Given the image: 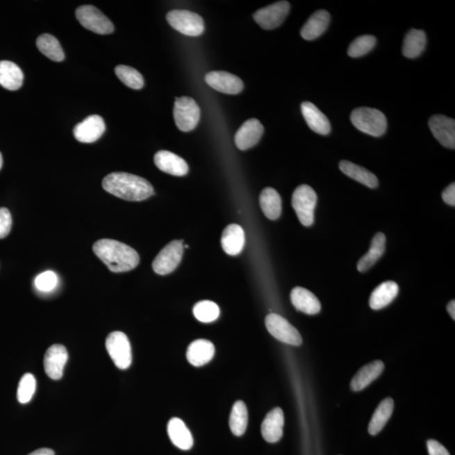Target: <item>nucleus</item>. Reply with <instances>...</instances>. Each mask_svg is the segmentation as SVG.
I'll return each mask as SVG.
<instances>
[{
    "mask_svg": "<svg viewBox=\"0 0 455 455\" xmlns=\"http://www.w3.org/2000/svg\"><path fill=\"white\" fill-rule=\"evenodd\" d=\"M207 84L220 92L236 94L244 89V83L238 76L224 71H212L206 74Z\"/></svg>",
    "mask_w": 455,
    "mask_h": 455,
    "instance_id": "f8f14e48",
    "label": "nucleus"
},
{
    "mask_svg": "<svg viewBox=\"0 0 455 455\" xmlns=\"http://www.w3.org/2000/svg\"><path fill=\"white\" fill-rule=\"evenodd\" d=\"M376 38L374 35H361L351 43L348 47L347 53L351 58H359L370 53L376 45Z\"/></svg>",
    "mask_w": 455,
    "mask_h": 455,
    "instance_id": "e433bc0d",
    "label": "nucleus"
},
{
    "mask_svg": "<svg viewBox=\"0 0 455 455\" xmlns=\"http://www.w3.org/2000/svg\"><path fill=\"white\" fill-rule=\"evenodd\" d=\"M260 205L269 220H278L282 213V199L272 188H265L260 195Z\"/></svg>",
    "mask_w": 455,
    "mask_h": 455,
    "instance_id": "c756f323",
    "label": "nucleus"
},
{
    "mask_svg": "<svg viewBox=\"0 0 455 455\" xmlns=\"http://www.w3.org/2000/svg\"><path fill=\"white\" fill-rule=\"evenodd\" d=\"M183 240H173L166 245L154 260V271L160 275H167L176 270L183 255Z\"/></svg>",
    "mask_w": 455,
    "mask_h": 455,
    "instance_id": "1a4fd4ad",
    "label": "nucleus"
},
{
    "mask_svg": "<svg viewBox=\"0 0 455 455\" xmlns=\"http://www.w3.org/2000/svg\"><path fill=\"white\" fill-rule=\"evenodd\" d=\"M154 163L160 171L176 176L187 175L189 167L187 162L177 154L161 150L154 156Z\"/></svg>",
    "mask_w": 455,
    "mask_h": 455,
    "instance_id": "f3484780",
    "label": "nucleus"
},
{
    "mask_svg": "<svg viewBox=\"0 0 455 455\" xmlns=\"http://www.w3.org/2000/svg\"><path fill=\"white\" fill-rule=\"evenodd\" d=\"M166 19L174 29L188 37H199L204 33V19L199 15L189 10L169 11Z\"/></svg>",
    "mask_w": 455,
    "mask_h": 455,
    "instance_id": "0eeeda50",
    "label": "nucleus"
},
{
    "mask_svg": "<svg viewBox=\"0 0 455 455\" xmlns=\"http://www.w3.org/2000/svg\"><path fill=\"white\" fill-rule=\"evenodd\" d=\"M169 438L173 445L182 450H189L193 446L191 432L180 418L174 417L169 420L167 427Z\"/></svg>",
    "mask_w": 455,
    "mask_h": 455,
    "instance_id": "a878e982",
    "label": "nucleus"
},
{
    "mask_svg": "<svg viewBox=\"0 0 455 455\" xmlns=\"http://www.w3.org/2000/svg\"><path fill=\"white\" fill-rule=\"evenodd\" d=\"M291 301L296 310L307 315L318 314L322 310L317 297L313 292L301 287L295 288L291 292Z\"/></svg>",
    "mask_w": 455,
    "mask_h": 455,
    "instance_id": "aec40b11",
    "label": "nucleus"
},
{
    "mask_svg": "<svg viewBox=\"0 0 455 455\" xmlns=\"http://www.w3.org/2000/svg\"><path fill=\"white\" fill-rule=\"evenodd\" d=\"M37 389V381L33 374H26L22 376L19 383L17 399L22 404H26L31 401Z\"/></svg>",
    "mask_w": 455,
    "mask_h": 455,
    "instance_id": "4c0bfd02",
    "label": "nucleus"
},
{
    "mask_svg": "<svg viewBox=\"0 0 455 455\" xmlns=\"http://www.w3.org/2000/svg\"><path fill=\"white\" fill-rule=\"evenodd\" d=\"M115 73L119 80L129 88L140 90L144 85V77L135 69L126 65H118Z\"/></svg>",
    "mask_w": 455,
    "mask_h": 455,
    "instance_id": "f704fd0d",
    "label": "nucleus"
},
{
    "mask_svg": "<svg viewBox=\"0 0 455 455\" xmlns=\"http://www.w3.org/2000/svg\"><path fill=\"white\" fill-rule=\"evenodd\" d=\"M3 165V157L1 153H0V169H1Z\"/></svg>",
    "mask_w": 455,
    "mask_h": 455,
    "instance_id": "a18cd8bd",
    "label": "nucleus"
},
{
    "mask_svg": "<svg viewBox=\"0 0 455 455\" xmlns=\"http://www.w3.org/2000/svg\"><path fill=\"white\" fill-rule=\"evenodd\" d=\"M58 276L53 272L47 271L41 273L35 280V287L42 292H50L57 287Z\"/></svg>",
    "mask_w": 455,
    "mask_h": 455,
    "instance_id": "58836bf2",
    "label": "nucleus"
},
{
    "mask_svg": "<svg viewBox=\"0 0 455 455\" xmlns=\"http://www.w3.org/2000/svg\"><path fill=\"white\" fill-rule=\"evenodd\" d=\"M105 191L126 201H140L149 199L154 194L149 182L132 174L113 172L103 180Z\"/></svg>",
    "mask_w": 455,
    "mask_h": 455,
    "instance_id": "f257e3e1",
    "label": "nucleus"
},
{
    "mask_svg": "<svg viewBox=\"0 0 455 455\" xmlns=\"http://www.w3.org/2000/svg\"><path fill=\"white\" fill-rule=\"evenodd\" d=\"M442 200L450 206L455 205V184L452 183L442 194Z\"/></svg>",
    "mask_w": 455,
    "mask_h": 455,
    "instance_id": "79ce46f5",
    "label": "nucleus"
},
{
    "mask_svg": "<svg viewBox=\"0 0 455 455\" xmlns=\"http://www.w3.org/2000/svg\"><path fill=\"white\" fill-rule=\"evenodd\" d=\"M24 74L19 67L13 62L0 61V85L9 90L21 88Z\"/></svg>",
    "mask_w": 455,
    "mask_h": 455,
    "instance_id": "cd10ccee",
    "label": "nucleus"
},
{
    "mask_svg": "<svg viewBox=\"0 0 455 455\" xmlns=\"http://www.w3.org/2000/svg\"><path fill=\"white\" fill-rule=\"evenodd\" d=\"M193 314L199 322L210 323L219 318L220 311V307L215 302L204 300L195 304Z\"/></svg>",
    "mask_w": 455,
    "mask_h": 455,
    "instance_id": "c9c22d12",
    "label": "nucleus"
},
{
    "mask_svg": "<svg viewBox=\"0 0 455 455\" xmlns=\"http://www.w3.org/2000/svg\"><path fill=\"white\" fill-rule=\"evenodd\" d=\"M12 226V217L9 210L6 208H0V239L6 238L9 235Z\"/></svg>",
    "mask_w": 455,
    "mask_h": 455,
    "instance_id": "ea45409f",
    "label": "nucleus"
},
{
    "mask_svg": "<svg viewBox=\"0 0 455 455\" xmlns=\"http://www.w3.org/2000/svg\"><path fill=\"white\" fill-rule=\"evenodd\" d=\"M316 204H317V195L310 185H299L292 194V208L300 223L304 226L310 227L314 224Z\"/></svg>",
    "mask_w": 455,
    "mask_h": 455,
    "instance_id": "20e7f679",
    "label": "nucleus"
},
{
    "mask_svg": "<svg viewBox=\"0 0 455 455\" xmlns=\"http://www.w3.org/2000/svg\"><path fill=\"white\" fill-rule=\"evenodd\" d=\"M245 242L244 229L239 224H229L224 229L221 245L228 255H239L243 251Z\"/></svg>",
    "mask_w": 455,
    "mask_h": 455,
    "instance_id": "5701e85b",
    "label": "nucleus"
},
{
    "mask_svg": "<svg viewBox=\"0 0 455 455\" xmlns=\"http://www.w3.org/2000/svg\"><path fill=\"white\" fill-rule=\"evenodd\" d=\"M427 449L429 455H450L449 451L445 449L444 445L433 439L427 442Z\"/></svg>",
    "mask_w": 455,
    "mask_h": 455,
    "instance_id": "a19ab883",
    "label": "nucleus"
},
{
    "mask_svg": "<svg viewBox=\"0 0 455 455\" xmlns=\"http://www.w3.org/2000/svg\"><path fill=\"white\" fill-rule=\"evenodd\" d=\"M106 347L118 369L128 370L132 364V347L128 336L122 331H114L106 338Z\"/></svg>",
    "mask_w": 455,
    "mask_h": 455,
    "instance_id": "423d86ee",
    "label": "nucleus"
},
{
    "mask_svg": "<svg viewBox=\"0 0 455 455\" xmlns=\"http://www.w3.org/2000/svg\"><path fill=\"white\" fill-rule=\"evenodd\" d=\"M386 235L377 233L372 240L370 251L364 255L358 263L357 267L360 272H365L378 262L386 251Z\"/></svg>",
    "mask_w": 455,
    "mask_h": 455,
    "instance_id": "bb28decb",
    "label": "nucleus"
},
{
    "mask_svg": "<svg viewBox=\"0 0 455 455\" xmlns=\"http://www.w3.org/2000/svg\"><path fill=\"white\" fill-rule=\"evenodd\" d=\"M351 122L359 131L374 137H381L386 133L387 120L381 110L370 108L355 109L351 114Z\"/></svg>",
    "mask_w": 455,
    "mask_h": 455,
    "instance_id": "7ed1b4c3",
    "label": "nucleus"
},
{
    "mask_svg": "<svg viewBox=\"0 0 455 455\" xmlns=\"http://www.w3.org/2000/svg\"><path fill=\"white\" fill-rule=\"evenodd\" d=\"M330 21V14L326 10L316 11L304 24L300 34L307 41L315 40L326 31Z\"/></svg>",
    "mask_w": 455,
    "mask_h": 455,
    "instance_id": "4be33fe9",
    "label": "nucleus"
},
{
    "mask_svg": "<svg viewBox=\"0 0 455 455\" xmlns=\"http://www.w3.org/2000/svg\"><path fill=\"white\" fill-rule=\"evenodd\" d=\"M431 132L445 148H455V122L452 118L436 115L429 122Z\"/></svg>",
    "mask_w": 455,
    "mask_h": 455,
    "instance_id": "4468645a",
    "label": "nucleus"
},
{
    "mask_svg": "<svg viewBox=\"0 0 455 455\" xmlns=\"http://www.w3.org/2000/svg\"><path fill=\"white\" fill-rule=\"evenodd\" d=\"M174 119L181 132H191L200 120L201 110L197 103L191 97L176 99L174 105Z\"/></svg>",
    "mask_w": 455,
    "mask_h": 455,
    "instance_id": "39448f33",
    "label": "nucleus"
},
{
    "mask_svg": "<svg viewBox=\"0 0 455 455\" xmlns=\"http://www.w3.org/2000/svg\"><path fill=\"white\" fill-rule=\"evenodd\" d=\"M447 310H448L449 314L451 316V318L453 320L455 319V302L454 300H452V301H450L448 304V306H447Z\"/></svg>",
    "mask_w": 455,
    "mask_h": 455,
    "instance_id": "c03bdc74",
    "label": "nucleus"
},
{
    "mask_svg": "<svg viewBox=\"0 0 455 455\" xmlns=\"http://www.w3.org/2000/svg\"><path fill=\"white\" fill-rule=\"evenodd\" d=\"M93 251L113 272L131 271L140 262V256L134 249L115 240L97 241L93 245Z\"/></svg>",
    "mask_w": 455,
    "mask_h": 455,
    "instance_id": "f03ea898",
    "label": "nucleus"
},
{
    "mask_svg": "<svg viewBox=\"0 0 455 455\" xmlns=\"http://www.w3.org/2000/svg\"><path fill=\"white\" fill-rule=\"evenodd\" d=\"M385 370V364L376 360L360 369L351 381V389L358 392L365 389L372 382L377 379Z\"/></svg>",
    "mask_w": 455,
    "mask_h": 455,
    "instance_id": "412c9836",
    "label": "nucleus"
},
{
    "mask_svg": "<svg viewBox=\"0 0 455 455\" xmlns=\"http://www.w3.org/2000/svg\"><path fill=\"white\" fill-rule=\"evenodd\" d=\"M399 286L397 283L393 281L383 283L372 292L370 306L374 311L381 310L397 298Z\"/></svg>",
    "mask_w": 455,
    "mask_h": 455,
    "instance_id": "393cba45",
    "label": "nucleus"
},
{
    "mask_svg": "<svg viewBox=\"0 0 455 455\" xmlns=\"http://www.w3.org/2000/svg\"><path fill=\"white\" fill-rule=\"evenodd\" d=\"M105 130L106 124L103 118L98 115H92L75 126L74 135L78 142L90 144L98 140Z\"/></svg>",
    "mask_w": 455,
    "mask_h": 455,
    "instance_id": "2eb2a0df",
    "label": "nucleus"
},
{
    "mask_svg": "<svg viewBox=\"0 0 455 455\" xmlns=\"http://www.w3.org/2000/svg\"><path fill=\"white\" fill-rule=\"evenodd\" d=\"M215 354L213 344L208 340L194 341L188 347L187 358L193 366L200 367L211 361Z\"/></svg>",
    "mask_w": 455,
    "mask_h": 455,
    "instance_id": "b1692460",
    "label": "nucleus"
},
{
    "mask_svg": "<svg viewBox=\"0 0 455 455\" xmlns=\"http://www.w3.org/2000/svg\"><path fill=\"white\" fill-rule=\"evenodd\" d=\"M284 415L279 407L272 410L265 417L262 424V434L265 440L271 444L279 442L283 437Z\"/></svg>",
    "mask_w": 455,
    "mask_h": 455,
    "instance_id": "a211bd4d",
    "label": "nucleus"
},
{
    "mask_svg": "<svg viewBox=\"0 0 455 455\" xmlns=\"http://www.w3.org/2000/svg\"><path fill=\"white\" fill-rule=\"evenodd\" d=\"M68 358V351L65 346L55 344L50 347L47 351L43 361L47 376L53 381L62 379Z\"/></svg>",
    "mask_w": 455,
    "mask_h": 455,
    "instance_id": "ddd939ff",
    "label": "nucleus"
},
{
    "mask_svg": "<svg viewBox=\"0 0 455 455\" xmlns=\"http://www.w3.org/2000/svg\"><path fill=\"white\" fill-rule=\"evenodd\" d=\"M290 10V3L279 1L257 10L253 17L262 28L272 30L282 25Z\"/></svg>",
    "mask_w": 455,
    "mask_h": 455,
    "instance_id": "9b49d317",
    "label": "nucleus"
},
{
    "mask_svg": "<svg viewBox=\"0 0 455 455\" xmlns=\"http://www.w3.org/2000/svg\"><path fill=\"white\" fill-rule=\"evenodd\" d=\"M427 44V37L424 31L411 29L406 34L403 42L402 53L408 58L420 56L424 51Z\"/></svg>",
    "mask_w": 455,
    "mask_h": 455,
    "instance_id": "7c9ffc66",
    "label": "nucleus"
},
{
    "mask_svg": "<svg viewBox=\"0 0 455 455\" xmlns=\"http://www.w3.org/2000/svg\"><path fill=\"white\" fill-rule=\"evenodd\" d=\"M339 168L348 177L360 182L367 188H376L378 187V178L374 174L361 166L351 163L350 161L342 160L340 162Z\"/></svg>",
    "mask_w": 455,
    "mask_h": 455,
    "instance_id": "c85d7f7f",
    "label": "nucleus"
},
{
    "mask_svg": "<svg viewBox=\"0 0 455 455\" xmlns=\"http://www.w3.org/2000/svg\"><path fill=\"white\" fill-rule=\"evenodd\" d=\"M76 18L85 28L94 33L106 35L114 31L113 22L94 6L78 7L76 10Z\"/></svg>",
    "mask_w": 455,
    "mask_h": 455,
    "instance_id": "6e6552de",
    "label": "nucleus"
},
{
    "mask_svg": "<svg viewBox=\"0 0 455 455\" xmlns=\"http://www.w3.org/2000/svg\"><path fill=\"white\" fill-rule=\"evenodd\" d=\"M267 329L272 336L283 343L292 346H300L302 336L295 326L278 314H270L266 317Z\"/></svg>",
    "mask_w": 455,
    "mask_h": 455,
    "instance_id": "9d476101",
    "label": "nucleus"
},
{
    "mask_svg": "<svg viewBox=\"0 0 455 455\" xmlns=\"http://www.w3.org/2000/svg\"><path fill=\"white\" fill-rule=\"evenodd\" d=\"M28 455H55L54 451L50 449H40L33 451Z\"/></svg>",
    "mask_w": 455,
    "mask_h": 455,
    "instance_id": "37998d69",
    "label": "nucleus"
},
{
    "mask_svg": "<svg viewBox=\"0 0 455 455\" xmlns=\"http://www.w3.org/2000/svg\"><path fill=\"white\" fill-rule=\"evenodd\" d=\"M248 425V411L245 403L241 401L236 402L233 406L229 427L232 433L237 437L242 436Z\"/></svg>",
    "mask_w": 455,
    "mask_h": 455,
    "instance_id": "72a5a7b5",
    "label": "nucleus"
},
{
    "mask_svg": "<svg viewBox=\"0 0 455 455\" xmlns=\"http://www.w3.org/2000/svg\"><path fill=\"white\" fill-rule=\"evenodd\" d=\"M264 128L259 120L251 118L245 122L237 131L235 137V142L240 150H247L254 147L263 137Z\"/></svg>",
    "mask_w": 455,
    "mask_h": 455,
    "instance_id": "dca6fc26",
    "label": "nucleus"
},
{
    "mask_svg": "<svg viewBox=\"0 0 455 455\" xmlns=\"http://www.w3.org/2000/svg\"><path fill=\"white\" fill-rule=\"evenodd\" d=\"M394 411V401L391 398H386L381 402L377 409L375 410L373 417L369 425V433L370 435L381 433L383 427L390 420Z\"/></svg>",
    "mask_w": 455,
    "mask_h": 455,
    "instance_id": "2f4dec72",
    "label": "nucleus"
},
{
    "mask_svg": "<svg viewBox=\"0 0 455 455\" xmlns=\"http://www.w3.org/2000/svg\"><path fill=\"white\" fill-rule=\"evenodd\" d=\"M302 114L311 130L322 135H327L331 132V124L327 117L320 112L313 103L306 101L301 105Z\"/></svg>",
    "mask_w": 455,
    "mask_h": 455,
    "instance_id": "6ab92c4d",
    "label": "nucleus"
},
{
    "mask_svg": "<svg viewBox=\"0 0 455 455\" xmlns=\"http://www.w3.org/2000/svg\"><path fill=\"white\" fill-rule=\"evenodd\" d=\"M37 47L42 54L55 62L65 59V53L56 38L49 34H43L38 38Z\"/></svg>",
    "mask_w": 455,
    "mask_h": 455,
    "instance_id": "473e14b6",
    "label": "nucleus"
}]
</instances>
